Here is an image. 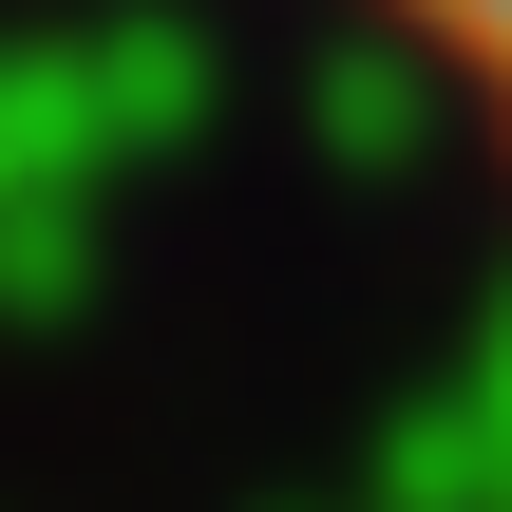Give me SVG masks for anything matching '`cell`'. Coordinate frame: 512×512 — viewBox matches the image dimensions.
<instances>
[{
    "instance_id": "cell-1",
    "label": "cell",
    "mask_w": 512,
    "mask_h": 512,
    "mask_svg": "<svg viewBox=\"0 0 512 512\" xmlns=\"http://www.w3.org/2000/svg\"><path fill=\"white\" fill-rule=\"evenodd\" d=\"M399 57H418V95L475 133V171L512 190V0H361Z\"/></svg>"
}]
</instances>
